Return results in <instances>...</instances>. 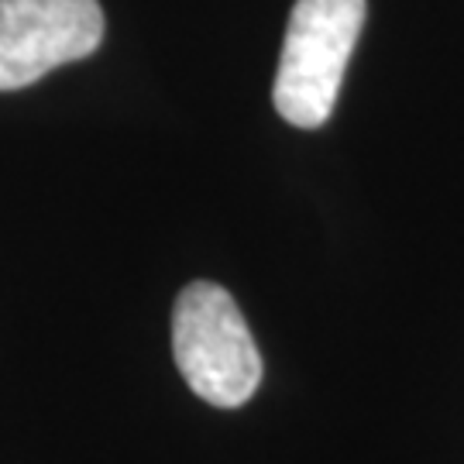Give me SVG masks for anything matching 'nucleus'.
<instances>
[{
    "mask_svg": "<svg viewBox=\"0 0 464 464\" xmlns=\"http://www.w3.org/2000/svg\"><path fill=\"white\" fill-rule=\"evenodd\" d=\"M365 14V0H296L272 90L282 121L293 128L327 124Z\"/></svg>",
    "mask_w": 464,
    "mask_h": 464,
    "instance_id": "2",
    "label": "nucleus"
},
{
    "mask_svg": "<svg viewBox=\"0 0 464 464\" xmlns=\"http://www.w3.org/2000/svg\"><path fill=\"white\" fill-rule=\"evenodd\" d=\"M103 42L100 0H0V90L93 55Z\"/></svg>",
    "mask_w": 464,
    "mask_h": 464,
    "instance_id": "3",
    "label": "nucleus"
},
{
    "mask_svg": "<svg viewBox=\"0 0 464 464\" xmlns=\"http://www.w3.org/2000/svg\"><path fill=\"white\" fill-rule=\"evenodd\" d=\"M172 354L186 385L220 410L245 406L262 382V354L245 314L217 282H189L172 310Z\"/></svg>",
    "mask_w": 464,
    "mask_h": 464,
    "instance_id": "1",
    "label": "nucleus"
}]
</instances>
